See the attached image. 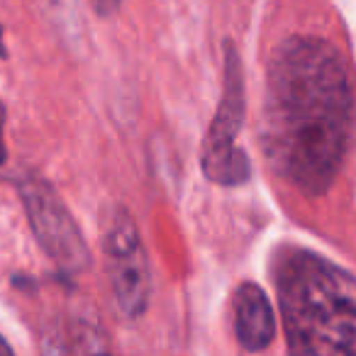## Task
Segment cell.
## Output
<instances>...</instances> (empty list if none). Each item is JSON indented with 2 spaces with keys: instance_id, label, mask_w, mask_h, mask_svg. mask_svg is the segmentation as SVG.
<instances>
[{
  "instance_id": "1",
  "label": "cell",
  "mask_w": 356,
  "mask_h": 356,
  "mask_svg": "<svg viewBox=\"0 0 356 356\" xmlns=\"http://www.w3.org/2000/svg\"><path fill=\"white\" fill-rule=\"evenodd\" d=\"M356 129V95L341 51L325 37L293 35L266 69L259 144L278 178L305 195L334 186Z\"/></svg>"
},
{
  "instance_id": "2",
  "label": "cell",
  "mask_w": 356,
  "mask_h": 356,
  "mask_svg": "<svg viewBox=\"0 0 356 356\" xmlns=\"http://www.w3.org/2000/svg\"><path fill=\"white\" fill-rule=\"evenodd\" d=\"M291 356H356V278L334 261L291 249L276 266Z\"/></svg>"
},
{
  "instance_id": "3",
  "label": "cell",
  "mask_w": 356,
  "mask_h": 356,
  "mask_svg": "<svg viewBox=\"0 0 356 356\" xmlns=\"http://www.w3.org/2000/svg\"><path fill=\"white\" fill-rule=\"evenodd\" d=\"M244 69L234 42H225V71H222V95H220L215 118L208 127L200 154L203 173L218 186L234 188L252 176V161L237 147V134L244 122Z\"/></svg>"
},
{
  "instance_id": "4",
  "label": "cell",
  "mask_w": 356,
  "mask_h": 356,
  "mask_svg": "<svg viewBox=\"0 0 356 356\" xmlns=\"http://www.w3.org/2000/svg\"><path fill=\"white\" fill-rule=\"evenodd\" d=\"M103 252L120 312L129 320L144 315L152 296V271L139 227L129 210L113 208L108 213L103 225Z\"/></svg>"
},
{
  "instance_id": "5",
  "label": "cell",
  "mask_w": 356,
  "mask_h": 356,
  "mask_svg": "<svg viewBox=\"0 0 356 356\" xmlns=\"http://www.w3.org/2000/svg\"><path fill=\"white\" fill-rule=\"evenodd\" d=\"M27 220L47 257L66 273H81L90 266V252L69 208L47 181L27 176L17 186Z\"/></svg>"
},
{
  "instance_id": "6",
  "label": "cell",
  "mask_w": 356,
  "mask_h": 356,
  "mask_svg": "<svg viewBox=\"0 0 356 356\" xmlns=\"http://www.w3.org/2000/svg\"><path fill=\"white\" fill-rule=\"evenodd\" d=\"M234 330L247 351H261L276 337V315L257 283H242L234 293Z\"/></svg>"
},
{
  "instance_id": "7",
  "label": "cell",
  "mask_w": 356,
  "mask_h": 356,
  "mask_svg": "<svg viewBox=\"0 0 356 356\" xmlns=\"http://www.w3.org/2000/svg\"><path fill=\"white\" fill-rule=\"evenodd\" d=\"M42 356H69L64 337L56 330H49L42 334Z\"/></svg>"
},
{
  "instance_id": "8",
  "label": "cell",
  "mask_w": 356,
  "mask_h": 356,
  "mask_svg": "<svg viewBox=\"0 0 356 356\" xmlns=\"http://www.w3.org/2000/svg\"><path fill=\"white\" fill-rule=\"evenodd\" d=\"M47 6H49L51 13L59 15V20H74L76 15V0H44Z\"/></svg>"
},
{
  "instance_id": "9",
  "label": "cell",
  "mask_w": 356,
  "mask_h": 356,
  "mask_svg": "<svg viewBox=\"0 0 356 356\" xmlns=\"http://www.w3.org/2000/svg\"><path fill=\"white\" fill-rule=\"evenodd\" d=\"M90 6L100 17H113L122 6V0H90Z\"/></svg>"
},
{
  "instance_id": "10",
  "label": "cell",
  "mask_w": 356,
  "mask_h": 356,
  "mask_svg": "<svg viewBox=\"0 0 356 356\" xmlns=\"http://www.w3.org/2000/svg\"><path fill=\"white\" fill-rule=\"evenodd\" d=\"M86 351H83V356H110V351L105 349L100 341H95V339H86Z\"/></svg>"
},
{
  "instance_id": "11",
  "label": "cell",
  "mask_w": 356,
  "mask_h": 356,
  "mask_svg": "<svg viewBox=\"0 0 356 356\" xmlns=\"http://www.w3.org/2000/svg\"><path fill=\"white\" fill-rule=\"evenodd\" d=\"M3 122H6V108L0 103V166L6 163V142H3Z\"/></svg>"
},
{
  "instance_id": "12",
  "label": "cell",
  "mask_w": 356,
  "mask_h": 356,
  "mask_svg": "<svg viewBox=\"0 0 356 356\" xmlns=\"http://www.w3.org/2000/svg\"><path fill=\"white\" fill-rule=\"evenodd\" d=\"M0 356H15V351H13V346L8 344L3 337H0Z\"/></svg>"
},
{
  "instance_id": "13",
  "label": "cell",
  "mask_w": 356,
  "mask_h": 356,
  "mask_svg": "<svg viewBox=\"0 0 356 356\" xmlns=\"http://www.w3.org/2000/svg\"><path fill=\"white\" fill-rule=\"evenodd\" d=\"M6 56V44H3V30H0V59Z\"/></svg>"
}]
</instances>
